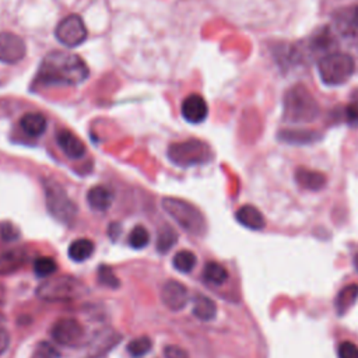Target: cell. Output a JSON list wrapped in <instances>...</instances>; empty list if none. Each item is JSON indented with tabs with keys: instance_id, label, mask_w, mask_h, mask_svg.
Instances as JSON below:
<instances>
[{
	"instance_id": "6da1fadb",
	"label": "cell",
	"mask_w": 358,
	"mask_h": 358,
	"mask_svg": "<svg viewBox=\"0 0 358 358\" xmlns=\"http://www.w3.org/2000/svg\"><path fill=\"white\" fill-rule=\"evenodd\" d=\"M88 76L90 69L78 55L53 50L42 59L36 80L46 87H73L84 83Z\"/></svg>"
},
{
	"instance_id": "7a4b0ae2",
	"label": "cell",
	"mask_w": 358,
	"mask_h": 358,
	"mask_svg": "<svg viewBox=\"0 0 358 358\" xmlns=\"http://www.w3.org/2000/svg\"><path fill=\"white\" fill-rule=\"evenodd\" d=\"M320 106L303 84H295L284 94L282 117L285 122L301 124L317 119Z\"/></svg>"
},
{
	"instance_id": "3957f363",
	"label": "cell",
	"mask_w": 358,
	"mask_h": 358,
	"mask_svg": "<svg viewBox=\"0 0 358 358\" xmlns=\"http://www.w3.org/2000/svg\"><path fill=\"white\" fill-rule=\"evenodd\" d=\"M161 206L165 213L186 232L194 236H203L207 231V224L201 211L186 200L176 197H164Z\"/></svg>"
},
{
	"instance_id": "277c9868",
	"label": "cell",
	"mask_w": 358,
	"mask_h": 358,
	"mask_svg": "<svg viewBox=\"0 0 358 358\" xmlns=\"http://www.w3.org/2000/svg\"><path fill=\"white\" fill-rule=\"evenodd\" d=\"M213 157L214 152L211 147L199 138L172 143L168 147V158L175 165L183 168L207 164L213 159Z\"/></svg>"
},
{
	"instance_id": "5b68a950",
	"label": "cell",
	"mask_w": 358,
	"mask_h": 358,
	"mask_svg": "<svg viewBox=\"0 0 358 358\" xmlns=\"http://www.w3.org/2000/svg\"><path fill=\"white\" fill-rule=\"evenodd\" d=\"M84 291V284L77 278L71 275H59L39 284L36 295L48 302H69L80 298Z\"/></svg>"
},
{
	"instance_id": "8992f818",
	"label": "cell",
	"mask_w": 358,
	"mask_h": 358,
	"mask_svg": "<svg viewBox=\"0 0 358 358\" xmlns=\"http://www.w3.org/2000/svg\"><path fill=\"white\" fill-rule=\"evenodd\" d=\"M354 70V59L341 52L326 55L317 62L319 77L326 85H341L352 76Z\"/></svg>"
},
{
	"instance_id": "52a82bcc",
	"label": "cell",
	"mask_w": 358,
	"mask_h": 358,
	"mask_svg": "<svg viewBox=\"0 0 358 358\" xmlns=\"http://www.w3.org/2000/svg\"><path fill=\"white\" fill-rule=\"evenodd\" d=\"M48 211L63 224H70L77 215V206L69 197L64 187L53 179H43Z\"/></svg>"
},
{
	"instance_id": "ba28073f",
	"label": "cell",
	"mask_w": 358,
	"mask_h": 358,
	"mask_svg": "<svg viewBox=\"0 0 358 358\" xmlns=\"http://www.w3.org/2000/svg\"><path fill=\"white\" fill-rule=\"evenodd\" d=\"M55 35L62 45L67 48H76L87 39L88 31L80 15L70 14L57 24Z\"/></svg>"
},
{
	"instance_id": "9c48e42d",
	"label": "cell",
	"mask_w": 358,
	"mask_h": 358,
	"mask_svg": "<svg viewBox=\"0 0 358 358\" xmlns=\"http://www.w3.org/2000/svg\"><path fill=\"white\" fill-rule=\"evenodd\" d=\"M52 337L62 345H76L84 336L83 326L73 317H62L52 327Z\"/></svg>"
},
{
	"instance_id": "30bf717a",
	"label": "cell",
	"mask_w": 358,
	"mask_h": 358,
	"mask_svg": "<svg viewBox=\"0 0 358 358\" xmlns=\"http://www.w3.org/2000/svg\"><path fill=\"white\" fill-rule=\"evenodd\" d=\"M27 46L21 36L13 32H0V62L14 64L25 57Z\"/></svg>"
},
{
	"instance_id": "8fae6325",
	"label": "cell",
	"mask_w": 358,
	"mask_h": 358,
	"mask_svg": "<svg viewBox=\"0 0 358 358\" xmlns=\"http://www.w3.org/2000/svg\"><path fill=\"white\" fill-rule=\"evenodd\" d=\"M161 299L168 309L175 312L180 310L187 303V299H189L187 289L182 282L176 280H169L162 285Z\"/></svg>"
},
{
	"instance_id": "7c38bea8",
	"label": "cell",
	"mask_w": 358,
	"mask_h": 358,
	"mask_svg": "<svg viewBox=\"0 0 358 358\" xmlns=\"http://www.w3.org/2000/svg\"><path fill=\"white\" fill-rule=\"evenodd\" d=\"M180 112L183 119L189 123H201L208 115V106L201 95L190 94L183 99Z\"/></svg>"
},
{
	"instance_id": "4fadbf2b",
	"label": "cell",
	"mask_w": 358,
	"mask_h": 358,
	"mask_svg": "<svg viewBox=\"0 0 358 358\" xmlns=\"http://www.w3.org/2000/svg\"><path fill=\"white\" fill-rule=\"evenodd\" d=\"M56 141L63 154H66L71 159H80L85 154L84 143L70 130L62 129L56 133Z\"/></svg>"
},
{
	"instance_id": "5bb4252c",
	"label": "cell",
	"mask_w": 358,
	"mask_h": 358,
	"mask_svg": "<svg viewBox=\"0 0 358 358\" xmlns=\"http://www.w3.org/2000/svg\"><path fill=\"white\" fill-rule=\"evenodd\" d=\"M235 218L241 225H243L249 229H253V231L263 229L266 225V220H264L263 214L260 213V210H257L252 204H245V206L239 207L235 213Z\"/></svg>"
},
{
	"instance_id": "9a60e30c",
	"label": "cell",
	"mask_w": 358,
	"mask_h": 358,
	"mask_svg": "<svg viewBox=\"0 0 358 358\" xmlns=\"http://www.w3.org/2000/svg\"><path fill=\"white\" fill-rule=\"evenodd\" d=\"M295 180L301 187L306 190H313V192L323 189L326 185V176L322 172L308 169L303 166L296 168Z\"/></svg>"
},
{
	"instance_id": "2e32d148",
	"label": "cell",
	"mask_w": 358,
	"mask_h": 358,
	"mask_svg": "<svg viewBox=\"0 0 358 358\" xmlns=\"http://www.w3.org/2000/svg\"><path fill=\"white\" fill-rule=\"evenodd\" d=\"M87 201L92 210L106 211L113 201V192L102 185L94 186L87 193Z\"/></svg>"
},
{
	"instance_id": "e0dca14e",
	"label": "cell",
	"mask_w": 358,
	"mask_h": 358,
	"mask_svg": "<svg viewBox=\"0 0 358 358\" xmlns=\"http://www.w3.org/2000/svg\"><path fill=\"white\" fill-rule=\"evenodd\" d=\"M20 126L25 134L31 137H39L46 131L48 120L39 112H28L21 117Z\"/></svg>"
},
{
	"instance_id": "ac0fdd59",
	"label": "cell",
	"mask_w": 358,
	"mask_h": 358,
	"mask_svg": "<svg viewBox=\"0 0 358 358\" xmlns=\"http://www.w3.org/2000/svg\"><path fill=\"white\" fill-rule=\"evenodd\" d=\"M320 138L319 133L310 131V130H302V129H287L278 133V140L288 144H310L313 141H317Z\"/></svg>"
},
{
	"instance_id": "d6986e66",
	"label": "cell",
	"mask_w": 358,
	"mask_h": 358,
	"mask_svg": "<svg viewBox=\"0 0 358 358\" xmlns=\"http://www.w3.org/2000/svg\"><path fill=\"white\" fill-rule=\"evenodd\" d=\"M25 252L22 249H11L0 255V275L14 273L25 262Z\"/></svg>"
},
{
	"instance_id": "ffe728a7",
	"label": "cell",
	"mask_w": 358,
	"mask_h": 358,
	"mask_svg": "<svg viewBox=\"0 0 358 358\" xmlns=\"http://www.w3.org/2000/svg\"><path fill=\"white\" fill-rule=\"evenodd\" d=\"M193 315L203 322L213 320L217 315V305L211 298L206 295H197L193 302Z\"/></svg>"
},
{
	"instance_id": "44dd1931",
	"label": "cell",
	"mask_w": 358,
	"mask_h": 358,
	"mask_svg": "<svg viewBox=\"0 0 358 358\" xmlns=\"http://www.w3.org/2000/svg\"><path fill=\"white\" fill-rule=\"evenodd\" d=\"M357 298H358V284H348L344 288H341V291L338 292L334 301L337 313L340 316L344 315L355 303Z\"/></svg>"
},
{
	"instance_id": "7402d4cb",
	"label": "cell",
	"mask_w": 358,
	"mask_h": 358,
	"mask_svg": "<svg viewBox=\"0 0 358 358\" xmlns=\"http://www.w3.org/2000/svg\"><path fill=\"white\" fill-rule=\"evenodd\" d=\"M92 252H94V243L87 238L76 239L69 246V257L74 262L87 260L92 255Z\"/></svg>"
},
{
	"instance_id": "603a6c76",
	"label": "cell",
	"mask_w": 358,
	"mask_h": 358,
	"mask_svg": "<svg viewBox=\"0 0 358 358\" xmlns=\"http://www.w3.org/2000/svg\"><path fill=\"white\" fill-rule=\"evenodd\" d=\"M203 278L210 284L221 285L228 280V271L222 264L217 262H208L203 268Z\"/></svg>"
},
{
	"instance_id": "cb8c5ba5",
	"label": "cell",
	"mask_w": 358,
	"mask_h": 358,
	"mask_svg": "<svg viewBox=\"0 0 358 358\" xmlns=\"http://www.w3.org/2000/svg\"><path fill=\"white\" fill-rule=\"evenodd\" d=\"M178 241V234L171 225H162L157 234V249L158 252L166 253Z\"/></svg>"
},
{
	"instance_id": "d4e9b609",
	"label": "cell",
	"mask_w": 358,
	"mask_h": 358,
	"mask_svg": "<svg viewBox=\"0 0 358 358\" xmlns=\"http://www.w3.org/2000/svg\"><path fill=\"white\" fill-rule=\"evenodd\" d=\"M196 256L193 252L190 250H179L175 256H173V260H172V264L173 267L180 271V273H189L193 270V267L196 266Z\"/></svg>"
},
{
	"instance_id": "484cf974",
	"label": "cell",
	"mask_w": 358,
	"mask_h": 358,
	"mask_svg": "<svg viewBox=\"0 0 358 358\" xmlns=\"http://www.w3.org/2000/svg\"><path fill=\"white\" fill-rule=\"evenodd\" d=\"M150 242V234L143 225H136L129 235V245L133 249H143Z\"/></svg>"
},
{
	"instance_id": "4316f807",
	"label": "cell",
	"mask_w": 358,
	"mask_h": 358,
	"mask_svg": "<svg viewBox=\"0 0 358 358\" xmlns=\"http://www.w3.org/2000/svg\"><path fill=\"white\" fill-rule=\"evenodd\" d=\"M57 268L56 262L52 257L43 256V257H38L34 263V271L38 277H49L50 274H53Z\"/></svg>"
},
{
	"instance_id": "83f0119b",
	"label": "cell",
	"mask_w": 358,
	"mask_h": 358,
	"mask_svg": "<svg viewBox=\"0 0 358 358\" xmlns=\"http://www.w3.org/2000/svg\"><path fill=\"white\" fill-rule=\"evenodd\" d=\"M151 350V340L147 336L137 337L127 344V351L131 357H143Z\"/></svg>"
},
{
	"instance_id": "f1b7e54d",
	"label": "cell",
	"mask_w": 358,
	"mask_h": 358,
	"mask_svg": "<svg viewBox=\"0 0 358 358\" xmlns=\"http://www.w3.org/2000/svg\"><path fill=\"white\" fill-rule=\"evenodd\" d=\"M31 358H60V354L52 344L46 341H41L35 347Z\"/></svg>"
},
{
	"instance_id": "f546056e",
	"label": "cell",
	"mask_w": 358,
	"mask_h": 358,
	"mask_svg": "<svg viewBox=\"0 0 358 358\" xmlns=\"http://www.w3.org/2000/svg\"><path fill=\"white\" fill-rule=\"evenodd\" d=\"M98 278H99V282L106 285V287H110V288L119 287V278L113 274L112 268L108 267V266H101L99 267Z\"/></svg>"
},
{
	"instance_id": "4dcf8cb0",
	"label": "cell",
	"mask_w": 358,
	"mask_h": 358,
	"mask_svg": "<svg viewBox=\"0 0 358 358\" xmlns=\"http://www.w3.org/2000/svg\"><path fill=\"white\" fill-rule=\"evenodd\" d=\"M344 117H345L347 123H350V124L358 123V91L352 94L350 102L347 103Z\"/></svg>"
},
{
	"instance_id": "1f68e13d",
	"label": "cell",
	"mask_w": 358,
	"mask_h": 358,
	"mask_svg": "<svg viewBox=\"0 0 358 358\" xmlns=\"http://www.w3.org/2000/svg\"><path fill=\"white\" fill-rule=\"evenodd\" d=\"M338 358H358V347L351 341H343L337 347Z\"/></svg>"
},
{
	"instance_id": "d6a6232c",
	"label": "cell",
	"mask_w": 358,
	"mask_h": 358,
	"mask_svg": "<svg viewBox=\"0 0 358 358\" xmlns=\"http://www.w3.org/2000/svg\"><path fill=\"white\" fill-rule=\"evenodd\" d=\"M0 232H1V238L6 242H11L18 238V229L11 222H3L0 227Z\"/></svg>"
},
{
	"instance_id": "836d02e7",
	"label": "cell",
	"mask_w": 358,
	"mask_h": 358,
	"mask_svg": "<svg viewBox=\"0 0 358 358\" xmlns=\"http://www.w3.org/2000/svg\"><path fill=\"white\" fill-rule=\"evenodd\" d=\"M165 358H189L187 352L179 345H166L164 348Z\"/></svg>"
},
{
	"instance_id": "e575fe53",
	"label": "cell",
	"mask_w": 358,
	"mask_h": 358,
	"mask_svg": "<svg viewBox=\"0 0 358 358\" xmlns=\"http://www.w3.org/2000/svg\"><path fill=\"white\" fill-rule=\"evenodd\" d=\"M8 344H10V336H8V333H7L6 329L0 327V354H3V352L7 351Z\"/></svg>"
},
{
	"instance_id": "d590c367",
	"label": "cell",
	"mask_w": 358,
	"mask_h": 358,
	"mask_svg": "<svg viewBox=\"0 0 358 358\" xmlns=\"http://www.w3.org/2000/svg\"><path fill=\"white\" fill-rule=\"evenodd\" d=\"M352 22H354L355 25H358V7H355V10H354V14H352Z\"/></svg>"
},
{
	"instance_id": "8d00e7d4",
	"label": "cell",
	"mask_w": 358,
	"mask_h": 358,
	"mask_svg": "<svg viewBox=\"0 0 358 358\" xmlns=\"http://www.w3.org/2000/svg\"><path fill=\"white\" fill-rule=\"evenodd\" d=\"M355 267H357V270H358V255L355 256Z\"/></svg>"
}]
</instances>
